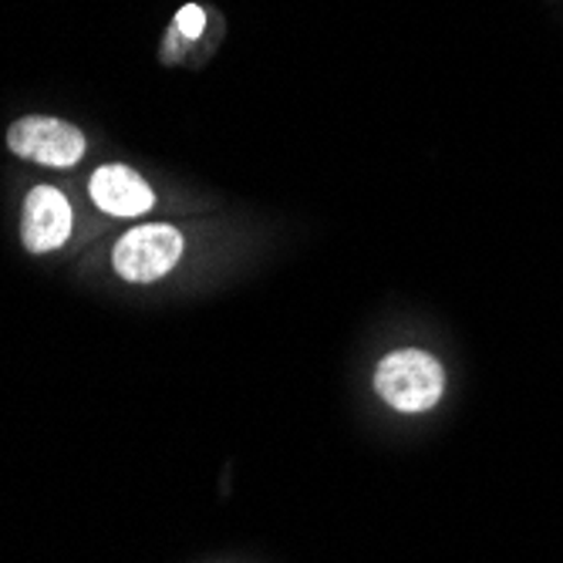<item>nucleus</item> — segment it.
Instances as JSON below:
<instances>
[{"mask_svg": "<svg viewBox=\"0 0 563 563\" xmlns=\"http://www.w3.org/2000/svg\"><path fill=\"white\" fill-rule=\"evenodd\" d=\"M375 388L398 412H426L442 395V368L426 351H395L378 365Z\"/></svg>", "mask_w": 563, "mask_h": 563, "instance_id": "obj_1", "label": "nucleus"}, {"mask_svg": "<svg viewBox=\"0 0 563 563\" xmlns=\"http://www.w3.org/2000/svg\"><path fill=\"white\" fill-rule=\"evenodd\" d=\"M179 257H183V236H179V230H173L166 223L129 230L112 253L115 271L129 284H152V280L166 277Z\"/></svg>", "mask_w": 563, "mask_h": 563, "instance_id": "obj_2", "label": "nucleus"}, {"mask_svg": "<svg viewBox=\"0 0 563 563\" xmlns=\"http://www.w3.org/2000/svg\"><path fill=\"white\" fill-rule=\"evenodd\" d=\"M8 145L21 159H34L41 166H58V169H68L85 156L81 129L62 119H44V115L18 119L8 132Z\"/></svg>", "mask_w": 563, "mask_h": 563, "instance_id": "obj_3", "label": "nucleus"}, {"mask_svg": "<svg viewBox=\"0 0 563 563\" xmlns=\"http://www.w3.org/2000/svg\"><path fill=\"white\" fill-rule=\"evenodd\" d=\"M24 246L31 253L58 250L71 236V202L55 186H34L24 199Z\"/></svg>", "mask_w": 563, "mask_h": 563, "instance_id": "obj_4", "label": "nucleus"}, {"mask_svg": "<svg viewBox=\"0 0 563 563\" xmlns=\"http://www.w3.org/2000/svg\"><path fill=\"white\" fill-rule=\"evenodd\" d=\"M88 189H91V199L98 202V210H106L112 217H139V213L152 210V202H156L148 183L129 166L95 169Z\"/></svg>", "mask_w": 563, "mask_h": 563, "instance_id": "obj_5", "label": "nucleus"}, {"mask_svg": "<svg viewBox=\"0 0 563 563\" xmlns=\"http://www.w3.org/2000/svg\"><path fill=\"white\" fill-rule=\"evenodd\" d=\"M202 27H207V14H202L196 4H186V8L176 14V31H179L186 41L199 37V34H202Z\"/></svg>", "mask_w": 563, "mask_h": 563, "instance_id": "obj_6", "label": "nucleus"}]
</instances>
